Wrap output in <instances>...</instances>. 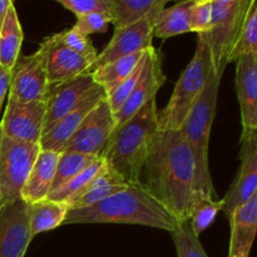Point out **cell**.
Segmentation results:
<instances>
[{
  "instance_id": "cell-5",
  "label": "cell",
  "mask_w": 257,
  "mask_h": 257,
  "mask_svg": "<svg viewBox=\"0 0 257 257\" xmlns=\"http://www.w3.org/2000/svg\"><path fill=\"white\" fill-rule=\"evenodd\" d=\"M212 69L210 49L203 40L198 39L195 55L176 83L170 102L158 113L161 131L181 130L193 104L205 89Z\"/></svg>"
},
{
  "instance_id": "cell-26",
  "label": "cell",
  "mask_w": 257,
  "mask_h": 257,
  "mask_svg": "<svg viewBox=\"0 0 257 257\" xmlns=\"http://www.w3.org/2000/svg\"><path fill=\"white\" fill-rule=\"evenodd\" d=\"M220 211H222V200L210 197L202 191H195L188 210V223L192 232L200 237L212 225Z\"/></svg>"
},
{
  "instance_id": "cell-28",
  "label": "cell",
  "mask_w": 257,
  "mask_h": 257,
  "mask_svg": "<svg viewBox=\"0 0 257 257\" xmlns=\"http://www.w3.org/2000/svg\"><path fill=\"white\" fill-rule=\"evenodd\" d=\"M252 53H257V0H251L240 32L228 53L227 64Z\"/></svg>"
},
{
  "instance_id": "cell-23",
  "label": "cell",
  "mask_w": 257,
  "mask_h": 257,
  "mask_svg": "<svg viewBox=\"0 0 257 257\" xmlns=\"http://www.w3.org/2000/svg\"><path fill=\"white\" fill-rule=\"evenodd\" d=\"M69 210V205L65 202L49 200V198L32 203L29 223L33 237L42 232L54 230L60 225H64Z\"/></svg>"
},
{
  "instance_id": "cell-38",
  "label": "cell",
  "mask_w": 257,
  "mask_h": 257,
  "mask_svg": "<svg viewBox=\"0 0 257 257\" xmlns=\"http://www.w3.org/2000/svg\"><path fill=\"white\" fill-rule=\"evenodd\" d=\"M176 2H183V0H176Z\"/></svg>"
},
{
  "instance_id": "cell-9",
  "label": "cell",
  "mask_w": 257,
  "mask_h": 257,
  "mask_svg": "<svg viewBox=\"0 0 257 257\" xmlns=\"http://www.w3.org/2000/svg\"><path fill=\"white\" fill-rule=\"evenodd\" d=\"M113 131L114 114L105 97L99 100L83 119L82 124L65 146L64 152L100 157Z\"/></svg>"
},
{
  "instance_id": "cell-4",
  "label": "cell",
  "mask_w": 257,
  "mask_h": 257,
  "mask_svg": "<svg viewBox=\"0 0 257 257\" xmlns=\"http://www.w3.org/2000/svg\"><path fill=\"white\" fill-rule=\"evenodd\" d=\"M222 75L215 69L211 72L205 89L196 100L192 109L181 127V132L187 140L196 163V190L207 193L210 197L217 198L213 188L212 178L208 166V146L216 114L218 89Z\"/></svg>"
},
{
  "instance_id": "cell-17",
  "label": "cell",
  "mask_w": 257,
  "mask_h": 257,
  "mask_svg": "<svg viewBox=\"0 0 257 257\" xmlns=\"http://www.w3.org/2000/svg\"><path fill=\"white\" fill-rule=\"evenodd\" d=\"M238 157V172L222 198V211L227 220L238 207L257 195V138L241 142Z\"/></svg>"
},
{
  "instance_id": "cell-34",
  "label": "cell",
  "mask_w": 257,
  "mask_h": 257,
  "mask_svg": "<svg viewBox=\"0 0 257 257\" xmlns=\"http://www.w3.org/2000/svg\"><path fill=\"white\" fill-rule=\"evenodd\" d=\"M110 23H113V18L110 15L103 14V13H87V14L78 15L77 22L73 28L82 34L89 37L94 33L107 32L108 25Z\"/></svg>"
},
{
  "instance_id": "cell-18",
  "label": "cell",
  "mask_w": 257,
  "mask_h": 257,
  "mask_svg": "<svg viewBox=\"0 0 257 257\" xmlns=\"http://www.w3.org/2000/svg\"><path fill=\"white\" fill-rule=\"evenodd\" d=\"M107 97L104 89L95 83L94 87L89 90L84 99L77 105L75 109L68 113L65 117L58 120L54 127L48 131L45 135L42 136L40 140V148L42 150L54 151V152L63 153L65 150V146L68 145L72 136L74 135L75 131L82 124L83 119L87 117L88 113L90 112L93 107L97 104L99 100Z\"/></svg>"
},
{
  "instance_id": "cell-12",
  "label": "cell",
  "mask_w": 257,
  "mask_h": 257,
  "mask_svg": "<svg viewBox=\"0 0 257 257\" xmlns=\"http://www.w3.org/2000/svg\"><path fill=\"white\" fill-rule=\"evenodd\" d=\"M29 216L22 198L0 208V257H24L33 240Z\"/></svg>"
},
{
  "instance_id": "cell-29",
  "label": "cell",
  "mask_w": 257,
  "mask_h": 257,
  "mask_svg": "<svg viewBox=\"0 0 257 257\" xmlns=\"http://www.w3.org/2000/svg\"><path fill=\"white\" fill-rule=\"evenodd\" d=\"M105 166V161L102 157H98L92 165L88 166L85 170H83L82 172L78 173L75 177H73L72 180H69L68 182H65L64 185L60 186L57 190L52 191V192L48 195L47 198L54 201H62V202L68 203L70 200L75 197L95 176L99 173V171L102 170Z\"/></svg>"
},
{
  "instance_id": "cell-27",
  "label": "cell",
  "mask_w": 257,
  "mask_h": 257,
  "mask_svg": "<svg viewBox=\"0 0 257 257\" xmlns=\"http://www.w3.org/2000/svg\"><path fill=\"white\" fill-rule=\"evenodd\" d=\"M171 0H110L113 24L122 28L147 15L155 9H163Z\"/></svg>"
},
{
  "instance_id": "cell-3",
  "label": "cell",
  "mask_w": 257,
  "mask_h": 257,
  "mask_svg": "<svg viewBox=\"0 0 257 257\" xmlns=\"http://www.w3.org/2000/svg\"><path fill=\"white\" fill-rule=\"evenodd\" d=\"M160 131L156 97L113 131L100 157L125 183H140L151 142Z\"/></svg>"
},
{
  "instance_id": "cell-31",
  "label": "cell",
  "mask_w": 257,
  "mask_h": 257,
  "mask_svg": "<svg viewBox=\"0 0 257 257\" xmlns=\"http://www.w3.org/2000/svg\"><path fill=\"white\" fill-rule=\"evenodd\" d=\"M171 235L175 242L177 257H208L198 237L191 230L188 221L181 222Z\"/></svg>"
},
{
  "instance_id": "cell-15",
  "label": "cell",
  "mask_w": 257,
  "mask_h": 257,
  "mask_svg": "<svg viewBox=\"0 0 257 257\" xmlns=\"http://www.w3.org/2000/svg\"><path fill=\"white\" fill-rule=\"evenodd\" d=\"M236 93L240 103L241 142L257 138V53L236 60Z\"/></svg>"
},
{
  "instance_id": "cell-7",
  "label": "cell",
  "mask_w": 257,
  "mask_h": 257,
  "mask_svg": "<svg viewBox=\"0 0 257 257\" xmlns=\"http://www.w3.org/2000/svg\"><path fill=\"white\" fill-rule=\"evenodd\" d=\"M40 143L13 140L0 132V208L19 200Z\"/></svg>"
},
{
  "instance_id": "cell-39",
  "label": "cell",
  "mask_w": 257,
  "mask_h": 257,
  "mask_svg": "<svg viewBox=\"0 0 257 257\" xmlns=\"http://www.w3.org/2000/svg\"><path fill=\"white\" fill-rule=\"evenodd\" d=\"M242 257H247V256H242Z\"/></svg>"
},
{
  "instance_id": "cell-20",
  "label": "cell",
  "mask_w": 257,
  "mask_h": 257,
  "mask_svg": "<svg viewBox=\"0 0 257 257\" xmlns=\"http://www.w3.org/2000/svg\"><path fill=\"white\" fill-rule=\"evenodd\" d=\"M228 221L231 226L228 257H250L257 232V195L238 207Z\"/></svg>"
},
{
  "instance_id": "cell-13",
  "label": "cell",
  "mask_w": 257,
  "mask_h": 257,
  "mask_svg": "<svg viewBox=\"0 0 257 257\" xmlns=\"http://www.w3.org/2000/svg\"><path fill=\"white\" fill-rule=\"evenodd\" d=\"M166 75L162 70V58L160 52L151 47L146 54L145 64L137 84L125 100L124 104L114 114V131L124 124L143 105L156 97L158 89L163 85Z\"/></svg>"
},
{
  "instance_id": "cell-21",
  "label": "cell",
  "mask_w": 257,
  "mask_h": 257,
  "mask_svg": "<svg viewBox=\"0 0 257 257\" xmlns=\"http://www.w3.org/2000/svg\"><path fill=\"white\" fill-rule=\"evenodd\" d=\"M127 185L128 183H125L123 178L105 162V166L99 171V173L67 205L75 210L89 207V206L109 197L113 193L119 192Z\"/></svg>"
},
{
  "instance_id": "cell-22",
  "label": "cell",
  "mask_w": 257,
  "mask_h": 257,
  "mask_svg": "<svg viewBox=\"0 0 257 257\" xmlns=\"http://www.w3.org/2000/svg\"><path fill=\"white\" fill-rule=\"evenodd\" d=\"M195 0L177 2L173 7L163 8L155 20L153 37L168 39L191 32L190 14Z\"/></svg>"
},
{
  "instance_id": "cell-1",
  "label": "cell",
  "mask_w": 257,
  "mask_h": 257,
  "mask_svg": "<svg viewBox=\"0 0 257 257\" xmlns=\"http://www.w3.org/2000/svg\"><path fill=\"white\" fill-rule=\"evenodd\" d=\"M152 193L180 222L188 221L196 190V163L181 130L158 131L151 142L141 176Z\"/></svg>"
},
{
  "instance_id": "cell-10",
  "label": "cell",
  "mask_w": 257,
  "mask_h": 257,
  "mask_svg": "<svg viewBox=\"0 0 257 257\" xmlns=\"http://www.w3.org/2000/svg\"><path fill=\"white\" fill-rule=\"evenodd\" d=\"M45 112V100L24 103L8 98L7 108L0 119V132L22 142L40 143Z\"/></svg>"
},
{
  "instance_id": "cell-14",
  "label": "cell",
  "mask_w": 257,
  "mask_h": 257,
  "mask_svg": "<svg viewBox=\"0 0 257 257\" xmlns=\"http://www.w3.org/2000/svg\"><path fill=\"white\" fill-rule=\"evenodd\" d=\"M48 75L42 55L38 52L18 58L12 70L8 98L17 102H39L45 99Z\"/></svg>"
},
{
  "instance_id": "cell-33",
  "label": "cell",
  "mask_w": 257,
  "mask_h": 257,
  "mask_svg": "<svg viewBox=\"0 0 257 257\" xmlns=\"http://www.w3.org/2000/svg\"><path fill=\"white\" fill-rule=\"evenodd\" d=\"M212 22V0H195L190 14L191 32L206 33Z\"/></svg>"
},
{
  "instance_id": "cell-24",
  "label": "cell",
  "mask_w": 257,
  "mask_h": 257,
  "mask_svg": "<svg viewBox=\"0 0 257 257\" xmlns=\"http://www.w3.org/2000/svg\"><path fill=\"white\" fill-rule=\"evenodd\" d=\"M24 34L15 7H10L0 28V67L12 72L19 58Z\"/></svg>"
},
{
  "instance_id": "cell-35",
  "label": "cell",
  "mask_w": 257,
  "mask_h": 257,
  "mask_svg": "<svg viewBox=\"0 0 257 257\" xmlns=\"http://www.w3.org/2000/svg\"><path fill=\"white\" fill-rule=\"evenodd\" d=\"M65 9L74 13L75 17L87 13H103L113 18L110 0H55Z\"/></svg>"
},
{
  "instance_id": "cell-32",
  "label": "cell",
  "mask_w": 257,
  "mask_h": 257,
  "mask_svg": "<svg viewBox=\"0 0 257 257\" xmlns=\"http://www.w3.org/2000/svg\"><path fill=\"white\" fill-rule=\"evenodd\" d=\"M58 37L68 48L77 52L78 54L83 55V57L88 58V59L93 60V62L97 58L98 53L95 50L94 45H93L92 40L89 39V37L82 34V33L78 32L74 28H70V29L64 30V32L58 33Z\"/></svg>"
},
{
  "instance_id": "cell-16",
  "label": "cell",
  "mask_w": 257,
  "mask_h": 257,
  "mask_svg": "<svg viewBox=\"0 0 257 257\" xmlns=\"http://www.w3.org/2000/svg\"><path fill=\"white\" fill-rule=\"evenodd\" d=\"M43 58L48 75V83L63 82L82 73L89 72L93 60L78 54L68 48L58 37V33L47 37L37 50Z\"/></svg>"
},
{
  "instance_id": "cell-11",
  "label": "cell",
  "mask_w": 257,
  "mask_h": 257,
  "mask_svg": "<svg viewBox=\"0 0 257 257\" xmlns=\"http://www.w3.org/2000/svg\"><path fill=\"white\" fill-rule=\"evenodd\" d=\"M94 85L95 83L90 72L82 73L70 79L48 85L44 99L47 112L43 135L52 130L58 120L75 109Z\"/></svg>"
},
{
  "instance_id": "cell-25",
  "label": "cell",
  "mask_w": 257,
  "mask_h": 257,
  "mask_svg": "<svg viewBox=\"0 0 257 257\" xmlns=\"http://www.w3.org/2000/svg\"><path fill=\"white\" fill-rule=\"evenodd\" d=\"M146 52L147 50L125 55V57H122L119 59L113 60V62L97 68L95 70L90 72L93 80L104 89L105 94H108L138 67V64L142 62Z\"/></svg>"
},
{
  "instance_id": "cell-2",
  "label": "cell",
  "mask_w": 257,
  "mask_h": 257,
  "mask_svg": "<svg viewBox=\"0 0 257 257\" xmlns=\"http://www.w3.org/2000/svg\"><path fill=\"white\" fill-rule=\"evenodd\" d=\"M69 223H127L172 232L181 222L140 182L89 207L70 208L64 225Z\"/></svg>"
},
{
  "instance_id": "cell-19",
  "label": "cell",
  "mask_w": 257,
  "mask_h": 257,
  "mask_svg": "<svg viewBox=\"0 0 257 257\" xmlns=\"http://www.w3.org/2000/svg\"><path fill=\"white\" fill-rule=\"evenodd\" d=\"M60 156L62 153L59 152L40 150L20 193V198L23 201L32 205L37 201L48 197L52 191L53 181H54Z\"/></svg>"
},
{
  "instance_id": "cell-37",
  "label": "cell",
  "mask_w": 257,
  "mask_h": 257,
  "mask_svg": "<svg viewBox=\"0 0 257 257\" xmlns=\"http://www.w3.org/2000/svg\"><path fill=\"white\" fill-rule=\"evenodd\" d=\"M13 5H14L13 4V0H0V28H2L8 10H9L10 7H13Z\"/></svg>"
},
{
  "instance_id": "cell-8",
  "label": "cell",
  "mask_w": 257,
  "mask_h": 257,
  "mask_svg": "<svg viewBox=\"0 0 257 257\" xmlns=\"http://www.w3.org/2000/svg\"><path fill=\"white\" fill-rule=\"evenodd\" d=\"M161 10L162 9H155L138 19L137 22L131 23L122 28H115L112 39L109 40V43L105 45L102 52L98 53L92 67L89 68V72H93L97 68L125 57V55L143 52V50H147L148 48L153 47L152 39L155 20Z\"/></svg>"
},
{
  "instance_id": "cell-6",
  "label": "cell",
  "mask_w": 257,
  "mask_h": 257,
  "mask_svg": "<svg viewBox=\"0 0 257 257\" xmlns=\"http://www.w3.org/2000/svg\"><path fill=\"white\" fill-rule=\"evenodd\" d=\"M251 0H212V22L206 33L198 34L212 57L213 69L222 75Z\"/></svg>"
},
{
  "instance_id": "cell-30",
  "label": "cell",
  "mask_w": 257,
  "mask_h": 257,
  "mask_svg": "<svg viewBox=\"0 0 257 257\" xmlns=\"http://www.w3.org/2000/svg\"><path fill=\"white\" fill-rule=\"evenodd\" d=\"M97 158L98 157H95V156L83 155V153L63 152L59 158V162H58L57 172H55L54 181H53L52 191L57 190L60 186L64 185L65 182H68L73 177H75L78 173H80L88 166L92 165Z\"/></svg>"
},
{
  "instance_id": "cell-36",
  "label": "cell",
  "mask_w": 257,
  "mask_h": 257,
  "mask_svg": "<svg viewBox=\"0 0 257 257\" xmlns=\"http://www.w3.org/2000/svg\"><path fill=\"white\" fill-rule=\"evenodd\" d=\"M10 80H12V72L0 67V115H2L5 98L8 97V93H9Z\"/></svg>"
}]
</instances>
